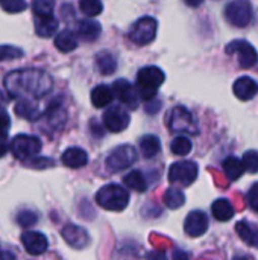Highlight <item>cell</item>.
Returning a JSON list of instances; mask_svg holds the SVG:
<instances>
[{
	"label": "cell",
	"mask_w": 258,
	"mask_h": 260,
	"mask_svg": "<svg viewBox=\"0 0 258 260\" xmlns=\"http://www.w3.org/2000/svg\"><path fill=\"white\" fill-rule=\"evenodd\" d=\"M3 84L11 98L20 101H35L46 96L52 90L53 79L44 70L21 69L8 73Z\"/></svg>",
	"instance_id": "6da1fadb"
},
{
	"label": "cell",
	"mask_w": 258,
	"mask_h": 260,
	"mask_svg": "<svg viewBox=\"0 0 258 260\" xmlns=\"http://www.w3.org/2000/svg\"><path fill=\"white\" fill-rule=\"evenodd\" d=\"M164 79H166V75L160 67H155V66L143 67L137 75L138 98L144 101H154Z\"/></svg>",
	"instance_id": "7a4b0ae2"
},
{
	"label": "cell",
	"mask_w": 258,
	"mask_h": 260,
	"mask_svg": "<svg viewBox=\"0 0 258 260\" xmlns=\"http://www.w3.org/2000/svg\"><path fill=\"white\" fill-rule=\"evenodd\" d=\"M96 203L111 212H122L129 204V193L119 184H106L96 193Z\"/></svg>",
	"instance_id": "3957f363"
},
{
	"label": "cell",
	"mask_w": 258,
	"mask_h": 260,
	"mask_svg": "<svg viewBox=\"0 0 258 260\" xmlns=\"http://www.w3.org/2000/svg\"><path fill=\"white\" fill-rule=\"evenodd\" d=\"M9 149L12 155L17 160L27 161L29 158H33L41 151V140L35 136L27 134H18L11 140Z\"/></svg>",
	"instance_id": "277c9868"
},
{
	"label": "cell",
	"mask_w": 258,
	"mask_h": 260,
	"mask_svg": "<svg viewBox=\"0 0 258 260\" xmlns=\"http://www.w3.org/2000/svg\"><path fill=\"white\" fill-rule=\"evenodd\" d=\"M157 27H158V23L155 18L141 17L132 24L131 30H129V38L132 43H135L138 46L149 44L151 41H154V38L157 35Z\"/></svg>",
	"instance_id": "5b68a950"
},
{
	"label": "cell",
	"mask_w": 258,
	"mask_h": 260,
	"mask_svg": "<svg viewBox=\"0 0 258 260\" xmlns=\"http://www.w3.org/2000/svg\"><path fill=\"white\" fill-rule=\"evenodd\" d=\"M169 128L173 133H181V134H198V126L196 122L192 116V113L186 107H175L169 116Z\"/></svg>",
	"instance_id": "8992f818"
},
{
	"label": "cell",
	"mask_w": 258,
	"mask_h": 260,
	"mask_svg": "<svg viewBox=\"0 0 258 260\" xmlns=\"http://www.w3.org/2000/svg\"><path fill=\"white\" fill-rule=\"evenodd\" d=\"M225 18L236 27H246L252 20V6L246 0H236L227 5Z\"/></svg>",
	"instance_id": "52a82bcc"
},
{
	"label": "cell",
	"mask_w": 258,
	"mask_h": 260,
	"mask_svg": "<svg viewBox=\"0 0 258 260\" xmlns=\"http://www.w3.org/2000/svg\"><path fill=\"white\" fill-rule=\"evenodd\" d=\"M137 158V152L131 145H120L111 151L106 158V168L111 172H119L129 168Z\"/></svg>",
	"instance_id": "ba28073f"
},
{
	"label": "cell",
	"mask_w": 258,
	"mask_h": 260,
	"mask_svg": "<svg viewBox=\"0 0 258 260\" xmlns=\"http://www.w3.org/2000/svg\"><path fill=\"white\" fill-rule=\"evenodd\" d=\"M198 178V165L195 161H176L169 169V181L181 186H190Z\"/></svg>",
	"instance_id": "9c48e42d"
},
{
	"label": "cell",
	"mask_w": 258,
	"mask_h": 260,
	"mask_svg": "<svg viewBox=\"0 0 258 260\" xmlns=\"http://www.w3.org/2000/svg\"><path fill=\"white\" fill-rule=\"evenodd\" d=\"M227 53L233 55L236 53L239 56V64L243 69H251L257 64L258 53L254 46L245 40H234L227 44Z\"/></svg>",
	"instance_id": "30bf717a"
},
{
	"label": "cell",
	"mask_w": 258,
	"mask_h": 260,
	"mask_svg": "<svg viewBox=\"0 0 258 260\" xmlns=\"http://www.w3.org/2000/svg\"><path fill=\"white\" fill-rule=\"evenodd\" d=\"M102 120L108 131L120 133L128 128L131 117H129V113L122 105H111L108 110H105Z\"/></svg>",
	"instance_id": "8fae6325"
},
{
	"label": "cell",
	"mask_w": 258,
	"mask_h": 260,
	"mask_svg": "<svg viewBox=\"0 0 258 260\" xmlns=\"http://www.w3.org/2000/svg\"><path fill=\"white\" fill-rule=\"evenodd\" d=\"M61 236L71 248L76 250H82L90 244V235L87 233V230L75 224L64 225L61 230Z\"/></svg>",
	"instance_id": "7c38bea8"
},
{
	"label": "cell",
	"mask_w": 258,
	"mask_h": 260,
	"mask_svg": "<svg viewBox=\"0 0 258 260\" xmlns=\"http://www.w3.org/2000/svg\"><path fill=\"white\" fill-rule=\"evenodd\" d=\"M113 93L114 98H117L122 104H125L129 108H137L138 105V93L126 79H117L113 84Z\"/></svg>",
	"instance_id": "4fadbf2b"
},
{
	"label": "cell",
	"mask_w": 258,
	"mask_h": 260,
	"mask_svg": "<svg viewBox=\"0 0 258 260\" xmlns=\"http://www.w3.org/2000/svg\"><path fill=\"white\" fill-rule=\"evenodd\" d=\"M184 230L192 238H199L208 230V218L201 210H193L187 215L184 222Z\"/></svg>",
	"instance_id": "5bb4252c"
},
{
	"label": "cell",
	"mask_w": 258,
	"mask_h": 260,
	"mask_svg": "<svg viewBox=\"0 0 258 260\" xmlns=\"http://www.w3.org/2000/svg\"><path fill=\"white\" fill-rule=\"evenodd\" d=\"M21 242L24 250L32 256H41L47 251V238L40 232H23Z\"/></svg>",
	"instance_id": "9a60e30c"
},
{
	"label": "cell",
	"mask_w": 258,
	"mask_h": 260,
	"mask_svg": "<svg viewBox=\"0 0 258 260\" xmlns=\"http://www.w3.org/2000/svg\"><path fill=\"white\" fill-rule=\"evenodd\" d=\"M233 91L240 101H251L258 93V84L249 76H242L234 82Z\"/></svg>",
	"instance_id": "2e32d148"
},
{
	"label": "cell",
	"mask_w": 258,
	"mask_h": 260,
	"mask_svg": "<svg viewBox=\"0 0 258 260\" xmlns=\"http://www.w3.org/2000/svg\"><path fill=\"white\" fill-rule=\"evenodd\" d=\"M61 161L67 168L79 169V168H84L88 163V154L84 149H81L78 146H73V148H68V149H65L62 152Z\"/></svg>",
	"instance_id": "e0dca14e"
},
{
	"label": "cell",
	"mask_w": 258,
	"mask_h": 260,
	"mask_svg": "<svg viewBox=\"0 0 258 260\" xmlns=\"http://www.w3.org/2000/svg\"><path fill=\"white\" fill-rule=\"evenodd\" d=\"M100 32H102V27L94 20H81L76 27L78 38H81L82 41H87V43L96 41L99 38Z\"/></svg>",
	"instance_id": "ac0fdd59"
},
{
	"label": "cell",
	"mask_w": 258,
	"mask_h": 260,
	"mask_svg": "<svg viewBox=\"0 0 258 260\" xmlns=\"http://www.w3.org/2000/svg\"><path fill=\"white\" fill-rule=\"evenodd\" d=\"M236 232L242 241H245L249 247L258 248V227L249 221H240L236 224Z\"/></svg>",
	"instance_id": "d6986e66"
},
{
	"label": "cell",
	"mask_w": 258,
	"mask_h": 260,
	"mask_svg": "<svg viewBox=\"0 0 258 260\" xmlns=\"http://www.w3.org/2000/svg\"><path fill=\"white\" fill-rule=\"evenodd\" d=\"M44 116L47 119V122L53 126V128H61L67 119V113L65 110L62 108L61 102L59 101H53L47 105L46 111H44Z\"/></svg>",
	"instance_id": "ffe728a7"
},
{
	"label": "cell",
	"mask_w": 258,
	"mask_h": 260,
	"mask_svg": "<svg viewBox=\"0 0 258 260\" xmlns=\"http://www.w3.org/2000/svg\"><path fill=\"white\" fill-rule=\"evenodd\" d=\"M114 99V93H113V88L105 85V84H100L97 87L93 88L91 91V104L96 107V108H105L108 107Z\"/></svg>",
	"instance_id": "44dd1931"
},
{
	"label": "cell",
	"mask_w": 258,
	"mask_h": 260,
	"mask_svg": "<svg viewBox=\"0 0 258 260\" xmlns=\"http://www.w3.org/2000/svg\"><path fill=\"white\" fill-rule=\"evenodd\" d=\"M58 30V20L53 15L35 17V32L43 38H50Z\"/></svg>",
	"instance_id": "7402d4cb"
},
{
	"label": "cell",
	"mask_w": 258,
	"mask_h": 260,
	"mask_svg": "<svg viewBox=\"0 0 258 260\" xmlns=\"http://www.w3.org/2000/svg\"><path fill=\"white\" fill-rule=\"evenodd\" d=\"M53 43H55V46H56V49L59 52L68 53V52H73L78 47V37L71 30L65 29V30H61L59 34H56Z\"/></svg>",
	"instance_id": "603a6c76"
},
{
	"label": "cell",
	"mask_w": 258,
	"mask_h": 260,
	"mask_svg": "<svg viewBox=\"0 0 258 260\" xmlns=\"http://www.w3.org/2000/svg\"><path fill=\"white\" fill-rule=\"evenodd\" d=\"M15 114L27 119V120H36L43 116V111L40 110V107L33 102V101H20L18 104H15Z\"/></svg>",
	"instance_id": "cb8c5ba5"
},
{
	"label": "cell",
	"mask_w": 258,
	"mask_h": 260,
	"mask_svg": "<svg viewBox=\"0 0 258 260\" xmlns=\"http://www.w3.org/2000/svg\"><path fill=\"white\" fill-rule=\"evenodd\" d=\"M211 213H213V216H214L217 221L227 222V221L233 219V216H234L236 212H234L233 204H231L228 200L220 198V200H216V201L213 203V206H211Z\"/></svg>",
	"instance_id": "d4e9b609"
},
{
	"label": "cell",
	"mask_w": 258,
	"mask_h": 260,
	"mask_svg": "<svg viewBox=\"0 0 258 260\" xmlns=\"http://www.w3.org/2000/svg\"><path fill=\"white\" fill-rule=\"evenodd\" d=\"M222 168H224V172H225V175H227V178H228L230 181H236V180H239V178L245 174L243 161H242L240 158L234 157V155H233V157H228V158L224 161Z\"/></svg>",
	"instance_id": "484cf974"
},
{
	"label": "cell",
	"mask_w": 258,
	"mask_h": 260,
	"mask_svg": "<svg viewBox=\"0 0 258 260\" xmlns=\"http://www.w3.org/2000/svg\"><path fill=\"white\" fill-rule=\"evenodd\" d=\"M161 149V142L157 136L148 134L140 140V151L144 158H152L155 157Z\"/></svg>",
	"instance_id": "4316f807"
},
{
	"label": "cell",
	"mask_w": 258,
	"mask_h": 260,
	"mask_svg": "<svg viewBox=\"0 0 258 260\" xmlns=\"http://www.w3.org/2000/svg\"><path fill=\"white\" fill-rule=\"evenodd\" d=\"M96 64L102 75H113L117 69V61H116L114 55L109 52H100L96 56Z\"/></svg>",
	"instance_id": "83f0119b"
},
{
	"label": "cell",
	"mask_w": 258,
	"mask_h": 260,
	"mask_svg": "<svg viewBox=\"0 0 258 260\" xmlns=\"http://www.w3.org/2000/svg\"><path fill=\"white\" fill-rule=\"evenodd\" d=\"M123 181H125V184L129 189H132L135 192H144V190H148V181H146V177L143 175L141 171H132V172H129L123 178Z\"/></svg>",
	"instance_id": "f1b7e54d"
},
{
	"label": "cell",
	"mask_w": 258,
	"mask_h": 260,
	"mask_svg": "<svg viewBox=\"0 0 258 260\" xmlns=\"http://www.w3.org/2000/svg\"><path fill=\"white\" fill-rule=\"evenodd\" d=\"M11 128V119L5 110L0 108V157L8 152V131Z\"/></svg>",
	"instance_id": "f546056e"
},
{
	"label": "cell",
	"mask_w": 258,
	"mask_h": 260,
	"mask_svg": "<svg viewBox=\"0 0 258 260\" xmlns=\"http://www.w3.org/2000/svg\"><path fill=\"white\" fill-rule=\"evenodd\" d=\"M184 203H186V197H184V193H182L179 189L170 187V189L166 190V193H164V204H166L170 210L179 209Z\"/></svg>",
	"instance_id": "4dcf8cb0"
},
{
	"label": "cell",
	"mask_w": 258,
	"mask_h": 260,
	"mask_svg": "<svg viewBox=\"0 0 258 260\" xmlns=\"http://www.w3.org/2000/svg\"><path fill=\"white\" fill-rule=\"evenodd\" d=\"M192 148H193V145H192L190 139L186 137V136H178V137H175V139L172 140V143H170L172 152H173L175 155H181V157L189 155L190 151H192Z\"/></svg>",
	"instance_id": "1f68e13d"
},
{
	"label": "cell",
	"mask_w": 258,
	"mask_h": 260,
	"mask_svg": "<svg viewBox=\"0 0 258 260\" xmlns=\"http://www.w3.org/2000/svg\"><path fill=\"white\" fill-rule=\"evenodd\" d=\"M79 8H81V11H82L85 15H88V17H96V15H99V14L102 12L103 5H102L99 0H82V2L79 3Z\"/></svg>",
	"instance_id": "d6a6232c"
},
{
	"label": "cell",
	"mask_w": 258,
	"mask_h": 260,
	"mask_svg": "<svg viewBox=\"0 0 258 260\" xmlns=\"http://www.w3.org/2000/svg\"><path fill=\"white\" fill-rule=\"evenodd\" d=\"M53 2L50 0H35L32 3V9L35 12V17H49L53 12Z\"/></svg>",
	"instance_id": "836d02e7"
},
{
	"label": "cell",
	"mask_w": 258,
	"mask_h": 260,
	"mask_svg": "<svg viewBox=\"0 0 258 260\" xmlns=\"http://www.w3.org/2000/svg\"><path fill=\"white\" fill-rule=\"evenodd\" d=\"M243 166H245V171H248L249 174H257L258 172V151H248L245 152L243 158Z\"/></svg>",
	"instance_id": "e575fe53"
},
{
	"label": "cell",
	"mask_w": 258,
	"mask_h": 260,
	"mask_svg": "<svg viewBox=\"0 0 258 260\" xmlns=\"http://www.w3.org/2000/svg\"><path fill=\"white\" fill-rule=\"evenodd\" d=\"M38 222V216L32 210H21L17 215V224L21 225L23 229H29Z\"/></svg>",
	"instance_id": "d590c367"
},
{
	"label": "cell",
	"mask_w": 258,
	"mask_h": 260,
	"mask_svg": "<svg viewBox=\"0 0 258 260\" xmlns=\"http://www.w3.org/2000/svg\"><path fill=\"white\" fill-rule=\"evenodd\" d=\"M26 2L23 0H0V8L9 14H17L26 9Z\"/></svg>",
	"instance_id": "8d00e7d4"
},
{
	"label": "cell",
	"mask_w": 258,
	"mask_h": 260,
	"mask_svg": "<svg viewBox=\"0 0 258 260\" xmlns=\"http://www.w3.org/2000/svg\"><path fill=\"white\" fill-rule=\"evenodd\" d=\"M21 56H23V50L20 47H15V46H0V61L15 59V58H21Z\"/></svg>",
	"instance_id": "74e56055"
},
{
	"label": "cell",
	"mask_w": 258,
	"mask_h": 260,
	"mask_svg": "<svg viewBox=\"0 0 258 260\" xmlns=\"http://www.w3.org/2000/svg\"><path fill=\"white\" fill-rule=\"evenodd\" d=\"M248 203L251 206V209L258 213V183H255L251 189H249V193H248Z\"/></svg>",
	"instance_id": "f35d334b"
},
{
	"label": "cell",
	"mask_w": 258,
	"mask_h": 260,
	"mask_svg": "<svg viewBox=\"0 0 258 260\" xmlns=\"http://www.w3.org/2000/svg\"><path fill=\"white\" fill-rule=\"evenodd\" d=\"M55 163L50 158H33L30 161H26V166L29 168H36V169H43V168H50Z\"/></svg>",
	"instance_id": "ab89813d"
},
{
	"label": "cell",
	"mask_w": 258,
	"mask_h": 260,
	"mask_svg": "<svg viewBox=\"0 0 258 260\" xmlns=\"http://www.w3.org/2000/svg\"><path fill=\"white\" fill-rule=\"evenodd\" d=\"M148 260H167V256H166V253H163V251H151L149 254H148Z\"/></svg>",
	"instance_id": "60d3db41"
},
{
	"label": "cell",
	"mask_w": 258,
	"mask_h": 260,
	"mask_svg": "<svg viewBox=\"0 0 258 260\" xmlns=\"http://www.w3.org/2000/svg\"><path fill=\"white\" fill-rule=\"evenodd\" d=\"M0 260H15V256L11 251H6L0 245Z\"/></svg>",
	"instance_id": "b9f144b4"
},
{
	"label": "cell",
	"mask_w": 258,
	"mask_h": 260,
	"mask_svg": "<svg viewBox=\"0 0 258 260\" xmlns=\"http://www.w3.org/2000/svg\"><path fill=\"white\" fill-rule=\"evenodd\" d=\"M173 260H189V254L181 251V250H176L173 253Z\"/></svg>",
	"instance_id": "7bdbcfd3"
},
{
	"label": "cell",
	"mask_w": 258,
	"mask_h": 260,
	"mask_svg": "<svg viewBox=\"0 0 258 260\" xmlns=\"http://www.w3.org/2000/svg\"><path fill=\"white\" fill-rule=\"evenodd\" d=\"M240 259H242V260H252L251 257H240Z\"/></svg>",
	"instance_id": "ee69618b"
}]
</instances>
